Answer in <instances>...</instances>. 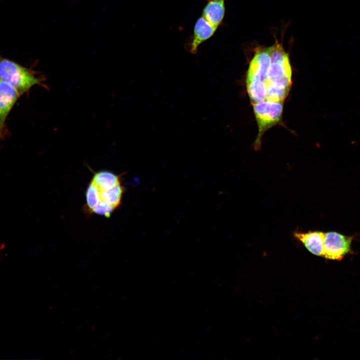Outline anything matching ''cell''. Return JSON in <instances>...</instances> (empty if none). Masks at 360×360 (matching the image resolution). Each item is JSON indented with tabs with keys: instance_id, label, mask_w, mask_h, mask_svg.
I'll return each mask as SVG.
<instances>
[{
	"instance_id": "obj_1",
	"label": "cell",
	"mask_w": 360,
	"mask_h": 360,
	"mask_svg": "<svg viewBox=\"0 0 360 360\" xmlns=\"http://www.w3.org/2000/svg\"><path fill=\"white\" fill-rule=\"evenodd\" d=\"M124 190L120 174L108 170L96 172L85 192L84 212L109 218L121 205Z\"/></svg>"
},
{
	"instance_id": "obj_2",
	"label": "cell",
	"mask_w": 360,
	"mask_h": 360,
	"mask_svg": "<svg viewBox=\"0 0 360 360\" xmlns=\"http://www.w3.org/2000/svg\"><path fill=\"white\" fill-rule=\"evenodd\" d=\"M0 80L12 85L21 96L28 94L30 89L35 86L48 88L45 83V76L40 72L0 56Z\"/></svg>"
},
{
	"instance_id": "obj_3",
	"label": "cell",
	"mask_w": 360,
	"mask_h": 360,
	"mask_svg": "<svg viewBox=\"0 0 360 360\" xmlns=\"http://www.w3.org/2000/svg\"><path fill=\"white\" fill-rule=\"evenodd\" d=\"M270 47V64L265 82L266 88L274 86L290 91L292 84V69L288 54L277 40Z\"/></svg>"
},
{
	"instance_id": "obj_4",
	"label": "cell",
	"mask_w": 360,
	"mask_h": 360,
	"mask_svg": "<svg viewBox=\"0 0 360 360\" xmlns=\"http://www.w3.org/2000/svg\"><path fill=\"white\" fill-rule=\"evenodd\" d=\"M283 104L282 102H271L266 99L252 104L258 127V133L254 142L256 149L260 148L264 133L281 121Z\"/></svg>"
},
{
	"instance_id": "obj_5",
	"label": "cell",
	"mask_w": 360,
	"mask_h": 360,
	"mask_svg": "<svg viewBox=\"0 0 360 360\" xmlns=\"http://www.w3.org/2000/svg\"><path fill=\"white\" fill-rule=\"evenodd\" d=\"M22 96L18 90L8 82L0 80V138L8 136L6 122L18 98Z\"/></svg>"
},
{
	"instance_id": "obj_6",
	"label": "cell",
	"mask_w": 360,
	"mask_h": 360,
	"mask_svg": "<svg viewBox=\"0 0 360 360\" xmlns=\"http://www.w3.org/2000/svg\"><path fill=\"white\" fill-rule=\"evenodd\" d=\"M352 236L334 232L324 234L322 256L333 260H341L351 250Z\"/></svg>"
},
{
	"instance_id": "obj_7",
	"label": "cell",
	"mask_w": 360,
	"mask_h": 360,
	"mask_svg": "<svg viewBox=\"0 0 360 360\" xmlns=\"http://www.w3.org/2000/svg\"><path fill=\"white\" fill-rule=\"evenodd\" d=\"M218 28L201 16L196 22L192 34L186 40L185 50L190 54H196L200 44L210 38Z\"/></svg>"
},
{
	"instance_id": "obj_8",
	"label": "cell",
	"mask_w": 360,
	"mask_h": 360,
	"mask_svg": "<svg viewBox=\"0 0 360 360\" xmlns=\"http://www.w3.org/2000/svg\"><path fill=\"white\" fill-rule=\"evenodd\" d=\"M270 64V47L256 48L248 67L246 82L259 80L265 83Z\"/></svg>"
},
{
	"instance_id": "obj_9",
	"label": "cell",
	"mask_w": 360,
	"mask_h": 360,
	"mask_svg": "<svg viewBox=\"0 0 360 360\" xmlns=\"http://www.w3.org/2000/svg\"><path fill=\"white\" fill-rule=\"evenodd\" d=\"M324 234L322 232H295L294 236L314 255L322 256Z\"/></svg>"
},
{
	"instance_id": "obj_10",
	"label": "cell",
	"mask_w": 360,
	"mask_h": 360,
	"mask_svg": "<svg viewBox=\"0 0 360 360\" xmlns=\"http://www.w3.org/2000/svg\"><path fill=\"white\" fill-rule=\"evenodd\" d=\"M225 0H206L202 16L210 24L218 28L224 16Z\"/></svg>"
},
{
	"instance_id": "obj_11",
	"label": "cell",
	"mask_w": 360,
	"mask_h": 360,
	"mask_svg": "<svg viewBox=\"0 0 360 360\" xmlns=\"http://www.w3.org/2000/svg\"><path fill=\"white\" fill-rule=\"evenodd\" d=\"M248 95L252 104L262 102L266 98V88L264 82L254 80L246 82Z\"/></svg>"
}]
</instances>
